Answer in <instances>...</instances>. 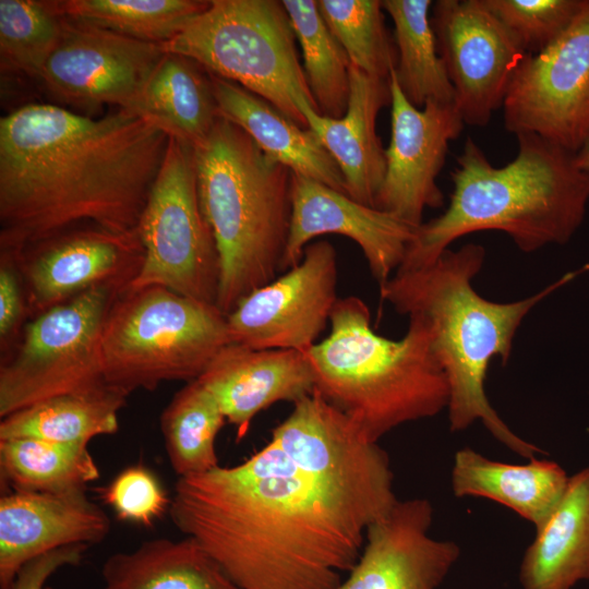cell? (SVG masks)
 <instances>
[{"instance_id":"obj_12","label":"cell","mask_w":589,"mask_h":589,"mask_svg":"<svg viewBox=\"0 0 589 589\" xmlns=\"http://www.w3.org/2000/svg\"><path fill=\"white\" fill-rule=\"evenodd\" d=\"M430 21L456 109L465 124L485 127L527 53L482 0H437Z\"/></svg>"},{"instance_id":"obj_3","label":"cell","mask_w":589,"mask_h":589,"mask_svg":"<svg viewBox=\"0 0 589 589\" xmlns=\"http://www.w3.org/2000/svg\"><path fill=\"white\" fill-rule=\"evenodd\" d=\"M484 257V248L477 243H466L457 250L448 248L425 266L395 272L380 287V294L399 314L418 315L429 324L432 350L449 387L450 431H462L480 420L503 445L531 459L541 449L515 434L488 399V369L494 357L506 364L515 334L529 311L588 272L589 264L564 274L530 297L495 302L484 299L472 287Z\"/></svg>"},{"instance_id":"obj_16","label":"cell","mask_w":589,"mask_h":589,"mask_svg":"<svg viewBox=\"0 0 589 589\" xmlns=\"http://www.w3.org/2000/svg\"><path fill=\"white\" fill-rule=\"evenodd\" d=\"M394 70L388 79L392 99L386 172L374 207L419 227L425 208L444 204L436 179L449 143L460 135L465 123L455 104L430 100L423 108L410 104Z\"/></svg>"},{"instance_id":"obj_18","label":"cell","mask_w":589,"mask_h":589,"mask_svg":"<svg viewBox=\"0 0 589 589\" xmlns=\"http://www.w3.org/2000/svg\"><path fill=\"white\" fill-rule=\"evenodd\" d=\"M432 520L428 498L398 500L369 526L358 562L335 589H437L460 548L432 538Z\"/></svg>"},{"instance_id":"obj_33","label":"cell","mask_w":589,"mask_h":589,"mask_svg":"<svg viewBox=\"0 0 589 589\" xmlns=\"http://www.w3.org/2000/svg\"><path fill=\"white\" fill-rule=\"evenodd\" d=\"M317 7L351 64L388 80L397 49L385 25L382 0H317Z\"/></svg>"},{"instance_id":"obj_34","label":"cell","mask_w":589,"mask_h":589,"mask_svg":"<svg viewBox=\"0 0 589 589\" xmlns=\"http://www.w3.org/2000/svg\"><path fill=\"white\" fill-rule=\"evenodd\" d=\"M62 28L63 17L47 0H0L1 71L38 80Z\"/></svg>"},{"instance_id":"obj_35","label":"cell","mask_w":589,"mask_h":589,"mask_svg":"<svg viewBox=\"0 0 589 589\" xmlns=\"http://www.w3.org/2000/svg\"><path fill=\"white\" fill-rule=\"evenodd\" d=\"M527 55L551 46L570 25L585 0H482Z\"/></svg>"},{"instance_id":"obj_5","label":"cell","mask_w":589,"mask_h":589,"mask_svg":"<svg viewBox=\"0 0 589 589\" xmlns=\"http://www.w3.org/2000/svg\"><path fill=\"white\" fill-rule=\"evenodd\" d=\"M329 323V335L305 351L315 390L369 441L447 408L449 387L425 320L409 316L404 337L392 340L372 329L365 302L349 296L337 300Z\"/></svg>"},{"instance_id":"obj_36","label":"cell","mask_w":589,"mask_h":589,"mask_svg":"<svg viewBox=\"0 0 589 589\" xmlns=\"http://www.w3.org/2000/svg\"><path fill=\"white\" fill-rule=\"evenodd\" d=\"M99 496L120 520L144 527L169 512L171 503L158 478L142 465L124 468L99 489Z\"/></svg>"},{"instance_id":"obj_13","label":"cell","mask_w":589,"mask_h":589,"mask_svg":"<svg viewBox=\"0 0 589 589\" xmlns=\"http://www.w3.org/2000/svg\"><path fill=\"white\" fill-rule=\"evenodd\" d=\"M164 55L160 44L63 17L61 38L37 81L73 107L112 105L133 112Z\"/></svg>"},{"instance_id":"obj_27","label":"cell","mask_w":589,"mask_h":589,"mask_svg":"<svg viewBox=\"0 0 589 589\" xmlns=\"http://www.w3.org/2000/svg\"><path fill=\"white\" fill-rule=\"evenodd\" d=\"M128 396L103 382L50 397L1 418L0 440L32 437L87 445L94 437L118 431V414Z\"/></svg>"},{"instance_id":"obj_7","label":"cell","mask_w":589,"mask_h":589,"mask_svg":"<svg viewBox=\"0 0 589 589\" xmlns=\"http://www.w3.org/2000/svg\"><path fill=\"white\" fill-rule=\"evenodd\" d=\"M230 342L227 316L216 304L161 286L128 287L105 316L104 380L129 395L164 382L195 381Z\"/></svg>"},{"instance_id":"obj_11","label":"cell","mask_w":589,"mask_h":589,"mask_svg":"<svg viewBox=\"0 0 589 589\" xmlns=\"http://www.w3.org/2000/svg\"><path fill=\"white\" fill-rule=\"evenodd\" d=\"M508 132L533 133L572 153L589 139V0L546 49L526 55L504 104Z\"/></svg>"},{"instance_id":"obj_10","label":"cell","mask_w":589,"mask_h":589,"mask_svg":"<svg viewBox=\"0 0 589 589\" xmlns=\"http://www.w3.org/2000/svg\"><path fill=\"white\" fill-rule=\"evenodd\" d=\"M136 231L144 261L130 288L161 286L216 304L219 255L201 206L192 146L169 136Z\"/></svg>"},{"instance_id":"obj_30","label":"cell","mask_w":589,"mask_h":589,"mask_svg":"<svg viewBox=\"0 0 589 589\" xmlns=\"http://www.w3.org/2000/svg\"><path fill=\"white\" fill-rule=\"evenodd\" d=\"M65 19L91 24L137 40L164 44L204 11L205 0H48Z\"/></svg>"},{"instance_id":"obj_24","label":"cell","mask_w":589,"mask_h":589,"mask_svg":"<svg viewBox=\"0 0 589 589\" xmlns=\"http://www.w3.org/2000/svg\"><path fill=\"white\" fill-rule=\"evenodd\" d=\"M589 579V466L569 477L560 503L537 530L519 570L522 589H572Z\"/></svg>"},{"instance_id":"obj_39","label":"cell","mask_w":589,"mask_h":589,"mask_svg":"<svg viewBox=\"0 0 589 589\" xmlns=\"http://www.w3.org/2000/svg\"><path fill=\"white\" fill-rule=\"evenodd\" d=\"M575 160L579 168L589 170V139L582 147L575 154Z\"/></svg>"},{"instance_id":"obj_19","label":"cell","mask_w":589,"mask_h":589,"mask_svg":"<svg viewBox=\"0 0 589 589\" xmlns=\"http://www.w3.org/2000/svg\"><path fill=\"white\" fill-rule=\"evenodd\" d=\"M110 526L85 489L5 493L0 498V589H12L31 560L69 545L99 543Z\"/></svg>"},{"instance_id":"obj_29","label":"cell","mask_w":589,"mask_h":589,"mask_svg":"<svg viewBox=\"0 0 589 589\" xmlns=\"http://www.w3.org/2000/svg\"><path fill=\"white\" fill-rule=\"evenodd\" d=\"M0 472L12 491L26 492L85 489L99 478L87 445L32 437L0 440Z\"/></svg>"},{"instance_id":"obj_2","label":"cell","mask_w":589,"mask_h":589,"mask_svg":"<svg viewBox=\"0 0 589 589\" xmlns=\"http://www.w3.org/2000/svg\"><path fill=\"white\" fill-rule=\"evenodd\" d=\"M169 136L129 110L28 104L0 119V249L95 226L136 232Z\"/></svg>"},{"instance_id":"obj_4","label":"cell","mask_w":589,"mask_h":589,"mask_svg":"<svg viewBox=\"0 0 589 589\" xmlns=\"http://www.w3.org/2000/svg\"><path fill=\"white\" fill-rule=\"evenodd\" d=\"M518 153L494 167L468 136L450 171L453 192L440 216L422 223L397 271L434 262L469 233L497 230L522 252L567 243L589 203V170L572 153L537 134L518 133ZM396 271V272H397Z\"/></svg>"},{"instance_id":"obj_22","label":"cell","mask_w":589,"mask_h":589,"mask_svg":"<svg viewBox=\"0 0 589 589\" xmlns=\"http://www.w3.org/2000/svg\"><path fill=\"white\" fill-rule=\"evenodd\" d=\"M209 75L219 117L241 128L265 154L293 173L346 193L337 164L312 130L242 86Z\"/></svg>"},{"instance_id":"obj_23","label":"cell","mask_w":589,"mask_h":589,"mask_svg":"<svg viewBox=\"0 0 589 589\" xmlns=\"http://www.w3.org/2000/svg\"><path fill=\"white\" fill-rule=\"evenodd\" d=\"M569 477L555 461L529 459L512 465L470 447L456 452L452 491L456 497H484L502 504L540 529L563 497Z\"/></svg>"},{"instance_id":"obj_9","label":"cell","mask_w":589,"mask_h":589,"mask_svg":"<svg viewBox=\"0 0 589 589\" xmlns=\"http://www.w3.org/2000/svg\"><path fill=\"white\" fill-rule=\"evenodd\" d=\"M121 291L89 289L25 324L13 347L1 356V418L105 382L101 330L107 311Z\"/></svg>"},{"instance_id":"obj_37","label":"cell","mask_w":589,"mask_h":589,"mask_svg":"<svg viewBox=\"0 0 589 589\" xmlns=\"http://www.w3.org/2000/svg\"><path fill=\"white\" fill-rule=\"evenodd\" d=\"M29 317L22 274L15 254L0 249V348L7 353Z\"/></svg>"},{"instance_id":"obj_1","label":"cell","mask_w":589,"mask_h":589,"mask_svg":"<svg viewBox=\"0 0 589 589\" xmlns=\"http://www.w3.org/2000/svg\"><path fill=\"white\" fill-rule=\"evenodd\" d=\"M393 482L387 453L314 390L241 464L178 478L168 513L241 589H335Z\"/></svg>"},{"instance_id":"obj_6","label":"cell","mask_w":589,"mask_h":589,"mask_svg":"<svg viewBox=\"0 0 589 589\" xmlns=\"http://www.w3.org/2000/svg\"><path fill=\"white\" fill-rule=\"evenodd\" d=\"M193 151L200 202L219 255L216 305L227 316L281 271L292 171L221 117Z\"/></svg>"},{"instance_id":"obj_31","label":"cell","mask_w":589,"mask_h":589,"mask_svg":"<svg viewBox=\"0 0 589 589\" xmlns=\"http://www.w3.org/2000/svg\"><path fill=\"white\" fill-rule=\"evenodd\" d=\"M226 417L199 380L178 390L160 414L169 464L178 477L200 474L219 466L216 437Z\"/></svg>"},{"instance_id":"obj_17","label":"cell","mask_w":589,"mask_h":589,"mask_svg":"<svg viewBox=\"0 0 589 589\" xmlns=\"http://www.w3.org/2000/svg\"><path fill=\"white\" fill-rule=\"evenodd\" d=\"M417 228L390 213L292 172L291 219L280 269L298 265L309 242L316 237L341 235L360 247L381 287L400 266Z\"/></svg>"},{"instance_id":"obj_15","label":"cell","mask_w":589,"mask_h":589,"mask_svg":"<svg viewBox=\"0 0 589 589\" xmlns=\"http://www.w3.org/2000/svg\"><path fill=\"white\" fill-rule=\"evenodd\" d=\"M10 251L22 274L29 317L93 288L124 290L144 261L137 231L117 233L95 226H80Z\"/></svg>"},{"instance_id":"obj_25","label":"cell","mask_w":589,"mask_h":589,"mask_svg":"<svg viewBox=\"0 0 589 589\" xmlns=\"http://www.w3.org/2000/svg\"><path fill=\"white\" fill-rule=\"evenodd\" d=\"M100 589H241L192 538H155L106 558Z\"/></svg>"},{"instance_id":"obj_8","label":"cell","mask_w":589,"mask_h":589,"mask_svg":"<svg viewBox=\"0 0 589 589\" xmlns=\"http://www.w3.org/2000/svg\"><path fill=\"white\" fill-rule=\"evenodd\" d=\"M160 46L165 52L185 56L208 73L262 97L303 128L308 125L301 106L320 112L281 1L211 0Z\"/></svg>"},{"instance_id":"obj_26","label":"cell","mask_w":589,"mask_h":589,"mask_svg":"<svg viewBox=\"0 0 589 589\" xmlns=\"http://www.w3.org/2000/svg\"><path fill=\"white\" fill-rule=\"evenodd\" d=\"M192 147L203 142L218 116L209 73L196 61L165 52L133 110Z\"/></svg>"},{"instance_id":"obj_14","label":"cell","mask_w":589,"mask_h":589,"mask_svg":"<svg viewBox=\"0 0 589 589\" xmlns=\"http://www.w3.org/2000/svg\"><path fill=\"white\" fill-rule=\"evenodd\" d=\"M337 278L334 245L310 243L298 265L252 291L227 315L231 342L305 352L330 320L339 299Z\"/></svg>"},{"instance_id":"obj_38","label":"cell","mask_w":589,"mask_h":589,"mask_svg":"<svg viewBox=\"0 0 589 589\" xmlns=\"http://www.w3.org/2000/svg\"><path fill=\"white\" fill-rule=\"evenodd\" d=\"M88 545L75 544L50 551L27 562L17 573L12 589H49L46 581L64 566H76Z\"/></svg>"},{"instance_id":"obj_20","label":"cell","mask_w":589,"mask_h":589,"mask_svg":"<svg viewBox=\"0 0 589 589\" xmlns=\"http://www.w3.org/2000/svg\"><path fill=\"white\" fill-rule=\"evenodd\" d=\"M241 440L254 417L278 401L294 404L315 390L305 352L226 345L197 378Z\"/></svg>"},{"instance_id":"obj_28","label":"cell","mask_w":589,"mask_h":589,"mask_svg":"<svg viewBox=\"0 0 589 589\" xmlns=\"http://www.w3.org/2000/svg\"><path fill=\"white\" fill-rule=\"evenodd\" d=\"M431 0H382L394 23L397 64L394 70L405 97L417 108L430 101L454 104L455 93L437 52L430 21Z\"/></svg>"},{"instance_id":"obj_32","label":"cell","mask_w":589,"mask_h":589,"mask_svg":"<svg viewBox=\"0 0 589 589\" xmlns=\"http://www.w3.org/2000/svg\"><path fill=\"white\" fill-rule=\"evenodd\" d=\"M302 50L311 94L325 117L345 116L350 96L351 62L324 21L317 0H281Z\"/></svg>"},{"instance_id":"obj_21","label":"cell","mask_w":589,"mask_h":589,"mask_svg":"<svg viewBox=\"0 0 589 589\" xmlns=\"http://www.w3.org/2000/svg\"><path fill=\"white\" fill-rule=\"evenodd\" d=\"M347 112L339 119L322 116L309 105L300 111L337 164L346 193L354 201L375 205L386 172L385 148L376 133L378 112L390 105L388 80L371 76L350 65Z\"/></svg>"}]
</instances>
